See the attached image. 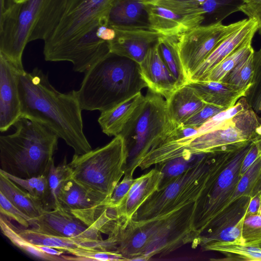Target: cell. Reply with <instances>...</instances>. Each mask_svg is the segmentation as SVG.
Segmentation results:
<instances>
[{"label":"cell","mask_w":261,"mask_h":261,"mask_svg":"<svg viewBox=\"0 0 261 261\" xmlns=\"http://www.w3.org/2000/svg\"><path fill=\"white\" fill-rule=\"evenodd\" d=\"M21 117L42 123L71 147L83 154L92 147L83 130L82 109L77 91L61 93L51 85L47 74L38 67L18 77Z\"/></svg>","instance_id":"cell-1"},{"label":"cell","mask_w":261,"mask_h":261,"mask_svg":"<svg viewBox=\"0 0 261 261\" xmlns=\"http://www.w3.org/2000/svg\"><path fill=\"white\" fill-rule=\"evenodd\" d=\"M195 207L196 202L146 220L120 218L108 238L114 251L126 260H147L189 244L196 248L200 235L194 225Z\"/></svg>","instance_id":"cell-2"},{"label":"cell","mask_w":261,"mask_h":261,"mask_svg":"<svg viewBox=\"0 0 261 261\" xmlns=\"http://www.w3.org/2000/svg\"><path fill=\"white\" fill-rule=\"evenodd\" d=\"M67 0H28L23 4L6 2L0 15V53L23 67L27 44L49 37L65 12Z\"/></svg>","instance_id":"cell-3"},{"label":"cell","mask_w":261,"mask_h":261,"mask_svg":"<svg viewBox=\"0 0 261 261\" xmlns=\"http://www.w3.org/2000/svg\"><path fill=\"white\" fill-rule=\"evenodd\" d=\"M147 87L139 64L110 53L86 72L77 94L83 110H109Z\"/></svg>","instance_id":"cell-4"},{"label":"cell","mask_w":261,"mask_h":261,"mask_svg":"<svg viewBox=\"0 0 261 261\" xmlns=\"http://www.w3.org/2000/svg\"><path fill=\"white\" fill-rule=\"evenodd\" d=\"M14 133L0 137L1 170L20 178L47 175L59 137L42 123L20 117Z\"/></svg>","instance_id":"cell-5"},{"label":"cell","mask_w":261,"mask_h":261,"mask_svg":"<svg viewBox=\"0 0 261 261\" xmlns=\"http://www.w3.org/2000/svg\"><path fill=\"white\" fill-rule=\"evenodd\" d=\"M237 149L202 153L194 165L150 196L132 219L155 218L196 202L216 180Z\"/></svg>","instance_id":"cell-6"},{"label":"cell","mask_w":261,"mask_h":261,"mask_svg":"<svg viewBox=\"0 0 261 261\" xmlns=\"http://www.w3.org/2000/svg\"><path fill=\"white\" fill-rule=\"evenodd\" d=\"M163 97L148 89L119 134L128 153L125 174L133 175L143 157L176 128L169 118Z\"/></svg>","instance_id":"cell-7"},{"label":"cell","mask_w":261,"mask_h":261,"mask_svg":"<svg viewBox=\"0 0 261 261\" xmlns=\"http://www.w3.org/2000/svg\"><path fill=\"white\" fill-rule=\"evenodd\" d=\"M127 158L124 140L119 135L102 147L83 154H74L68 163L71 176L86 188L111 199L125 174Z\"/></svg>","instance_id":"cell-8"},{"label":"cell","mask_w":261,"mask_h":261,"mask_svg":"<svg viewBox=\"0 0 261 261\" xmlns=\"http://www.w3.org/2000/svg\"><path fill=\"white\" fill-rule=\"evenodd\" d=\"M114 0H67L64 15L56 30L44 41L43 55L53 59L98 23L109 16Z\"/></svg>","instance_id":"cell-9"},{"label":"cell","mask_w":261,"mask_h":261,"mask_svg":"<svg viewBox=\"0 0 261 261\" xmlns=\"http://www.w3.org/2000/svg\"><path fill=\"white\" fill-rule=\"evenodd\" d=\"M253 140L237 148L219 175L196 201L194 225L200 236L230 204L241 177L242 161Z\"/></svg>","instance_id":"cell-10"},{"label":"cell","mask_w":261,"mask_h":261,"mask_svg":"<svg viewBox=\"0 0 261 261\" xmlns=\"http://www.w3.org/2000/svg\"><path fill=\"white\" fill-rule=\"evenodd\" d=\"M261 135V118L251 108L225 120L218 127L198 135L181 156L207 153L240 147Z\"/></svg>","instance_id":"cell-11"},{"label":"cell","mask_w":261,"mask_h":261,"mask_svg":"<svg viewBox=\"0 0 261 261\" xmlns=\"http://www.w3.org/2000/svg\"><path fill=\"white\" fill-rule=\"evenodd\" d=\"M247 18L223 24L221 21L200 25L177 37V46L182 65L188 78L225 38L240 28Z\"/></svg>","instance_id":"cell-12"},{"label":"cell","mask_w":261,"mask_h":261,"mask_svg":"<svg viewBox=\"0 0 261 261\" xmlns=\"http://www.w3.org/2000/svg\"><path fill=\"white\" fill-rule=\"evenodd\" d=\"M33 228L56 237L77 240L88 250H101L103 240L101 232L61 207L45 211L35 219V226Z\"/></svg>","instance_id":"cell-13"},{"label":"cell","mask_w":261,"mask_h":261,"mask_svg":"<svg viewBox=\"0 0 261 261\" xmlns=\"http://www.w3.org/2000/svg\"><path fill=\"white\" fill-rule=\"evenodd\" d=\"M250 199L243 196L229 204L200 236L198 246L214 242L245 244L242 230Z\"/></svg>","instance_id":"cell-14"},{"label":"cell","mask_w":261,"mask_h":261,"mask_svg":"<svg viewBox=\"0 0 261 261\" xmlns=\"http://www.w3.org/2000/svg\"><path fill=\"white\" fill-rule=\"evenodd\" d=\"M114 38L108 42L110 53L130 59L140 64L149 49L162 36L148 25L111 26Z\"/></svg>","instance_id":"cell-15"},{"label":"cell","mask_w":261,"mask_h":261,"mask_svg":"<svg viewBox=\"0 0 261 261\" xmlns=\"http://www.w3.org/2000/svg\"><path fill=\"white\" fill-rule=\"evenodd\" d=\"M24 70L0 53V130H8L21 117L18 77Z\"/></svg>","instance_id":"cell-16"},{"label":"cell","mask_w":261,"mask_h":261,"mask_svg":"<svg viewBox=\"0 0 261 261\" xmlns=\"http://www.w3.org/2000/svg\"><path fill=\"white\" fill-rule=\"evenodd\" d=\"M258 31V24L254 19L247 18L239 29L221 41L195 69L189 81H203L209 72L225 58L232 54Z\"/></svg>","instance_id":"cell-17"},{"label":"cell","mask_w":261,"mask_h":261,"mask_svg":"<svg viewBox=\"0 0 261 261\" xmlns=\"http://www.w3.org/2000/svg\"><path fill=\"white\" fill-rule=\"evenodd\" d=\"M139 66L148 89L166 100L179 88L160 56L158 42L149 49Z\"/></svg>","instance_id":"cell-18"},{"label":"cell","mask_w":261,"mask_h":261,"mask_svg":"<svg viewBox=\"0 0 261 261\" xmlns=\"http://www.w3.org/2000/svg\"><path fill=\"white\" fill-rule=\"evenodd\" d=\"M162 173L155 167L148 172L135 178L120 205L115 209L118 218L132 219L142 204L159 189Z\"/></svg>","instance_id":"cell-19"},{"label":"cell","mask_w":261,"mask_h":261,"mask_svg":"<svg viewBox=\"0 0 261 261\" xmlns=\"http://www.w3.org/2000/svg\"><path fill=\"white\" fill-rule=\"evenodd\" d=\"M60 207L71 212L108 204L110 199L92 191L72 178H67L58 195Z\"/></svg>","instance_id":"cell-20"},{"label":"cell","mask_w":261,"mask_h":261,"mask_svg":"<svg viewBox=\"0 0 261 261\" xmlns=\"http://www.w3.org/2000/svg\"><path fill=\"white\" fill-rule=\"evenodd\" d=\"M144 5L149 27L162 36H178L200 25L166 8L151 4Z\"/></svg>","instance_id":"cell-21"},{"label":"cell","mask_w":261,"mask_h":261,"mask_svg":"<svg viewBox=\"0 0 261 261\" xmlns=\"http://www.w3.org/2000/svg\"><path fill=\"white\" fill-rule=\"evenodd\" d=\"M205 103L224 109L231 108L246 92L239 90L231 85L212 81H189L186 84Z\"/></svg>","instance_id":"cell-22"},{"label":"cell","mask_w":261,"mask_h":261,"mask_svg":"<svg viewBox=\"0 0 261 261\" xmlns=\"http://www.w3.org/2000/svg\"><path fill=\"white\" fill-rule=\"evenodd\" d=\"M166 100L168 115L176 127L182 124L206 104L186 85L178 88Z\"/></svg>","instance_id":"cell-23"},{"label":"cell","mask_w":261,"mask_h":261,"mask_svg":"<svg viewBox=\"0 0 261 261\" xmlns=\"http://www.w3.org/2000/svg\"><path fill=\"white\" fill-rule=\"evenodd\" d=\"M144 98L139 92L114 108L101 112L98 122L102 132L108 136L119 135Z\"/></svg>","instance_id":"cell-24"},{"label":"cell","mask_w":261,"mask_h":261,"mask_svg":"<svg viewBox=\"0 0 261 261\" xmlns=\"http://www.w3.org/2000/svg\"><path fill=\"white\" fill-rule=\"evenodd\" d=\"M144 4H151L167 9L183 18L201 25L205 15L214 10L216 0H143Z\"/></svg>","instance_id":"cell-25"},{"label":"cell","mask_w":261,"mask_h":261,"mask_svg":"<svg viewBox=\"0 0 261 261\" xmlns=\"http://www.w3.org/2000/svg\"><path fill=\"white\" fill-rule=\"evenodd\" d=\"M145 15L143 0H114L109 12V25H148L143 21Z\"/></svg>","instance_id":"cell-26"},{"label":"cell","mask_w":261,"mask_h":261,"mask_svg":"<svg viewBox=\"0 0 261 261\" xmlns=\"http://www.w3.org/2000/svg\"><path fill=\"white\" fill-rule=\"evenodd\" d=\"M0 192L35 223V219L45 211L27 191L1 172Z\"/></svg>","instance_id":"cell-27"},{"label":"cell","mask_w":261,"mask_h":261,"mask_svg":"<svg viewBox=\"0 0 261 261\" xmlns=\"http://www.w3.org/2000/svg\"><path fill=\"white\" fill-rule=\"evenodd\" d=\"M177 37L161 36L159 38L158 44L163 61L180 87L188 82V78L179 56Z\"/></svg>","instance_id":"cell-28"},{"label":"cell","mask_w":261,"mask_h":261,"mask_svg":"<svg viewBox=\"0 0 261 261\" xmlns=\"http://www.w3.org/2000/svg\"><path fill=\"white\" fill-rule=\"evenodd\" d=\"M204 251L220 252L226 260L261 261V248L258 245L229 242H214L201 247Z\"/></svg>","instance_id":"cell-29"},{"label":"cell","mask_w":261,"mask_h":261,"mask_svg":"<svg viewBox=\"0 0 261 261\" xmlns=\"http://www.w3.org/2000/svg\"><path fill=\"white\" fill-rule=\"evenodd\" d=\"M18 233L27 241L35 245L46 246L64 250L67 253L75 249L88 250L82 242L73 239L56 237L37 230L34 228H18Z\"/></svg>","instance_id":"cell-30"},{"label":"cell","mask_w":261,"mask_h":261,"mask_svg":"<svg viewBox=\"0 0 261 261\" xmlns=\"http://www.w3.org/2000/svg\"><path fill=\"white\" fill-rule=\"evenodd\" d=\"M0 227L2 233L14 245L33 257L48 261L66 260L63 255L59 256L46 253L40 250L37 246L27 241L18 233L16 226L13 224L9 219L2 214L0 216Z\"/></svg>","instance_id":"cell-31"},{"label":"cell","mask_w":261,"mask_h":261,"mask_svg":"<svg viewBox=\"0 0 261 261\" xmlns=\"http://www.w3.org/2000/svg\"><path fill=\"white\" fill-rule=\"evenodd\" d=\"M71 176V170L67 163L66 156L57 166L51 165L47 175V194L45 211L60 207L58 198L59 192L64 182Z\"/></svg>","instance_id":"cell-32"},{"label":"cell","mask_w":261,"mask_h":261,"mask_svg":"<svg viewBox=\"0 0 261 261\" xmlns=\"http://www.w3.org/2000/svg\"><path fill=\"white\" fill-rule=\"evenodd\" d=\"M254 51L244 58L221 82L247 94L252 85L254 74Z\"/></svg>","instance_id":"cell-33"},{"label":"cell","mask_w":261,"mask_h":261,"mask_svg":"<svg viewBox=\"0 0 261 261\" xmlns=\"http://www.w3.org/2000/svg\"><path fill=\"white\" fill-rule=\"evenodd\" d=\"M261 193V156L241 176L232 196L230 204L243 196L251 198Z\"/></svg>","instance_id":"cell-34"},{"label":"cell","mask_w":261,"mask_h":261,"mask_svg":"<svg viewBox=\"0 0 261 261\" xmlns=\"http://www.w3.org/2000/svg\"><path fill=\"white\" fill-rule=\"evenodd\" d=\"M253 37L250 38L232 54L217 65L203 81L221 82L244 58L254 51Z\"/></svg>","instance_id":"cell-35"},{"label":"cell","mask_w":261,"mask_h":261,"mask_svg":"<svg viewBox=\"0 0 261 261\" xmlns=\"http://www.w3.org/2000/svg\"><path fill=\"white\" fill-rule=\"evenodd\" d=\"M202 154L184 155L155 165V167L162 173V178L158 190L166 186L172 180L194 165Z\"/></svg>","instance_id":"cell-36"},{"label":"cell","mask_w":261,"mask_h":261,"mask_svg":"<svg viewBox=\"0 0 261 261\" xmlns=\"http://www.w3.org/2000/svg\"><path fill=\"white\" fill-rule=\"evenodd\" d=\"M0 172L27 191L33 199L45 211L47 194L46 175L23 178L10 174L2 170Z\"/></svg>","instance_id":"cell-37"},{"label":"cell","mask_w":261,"mask_h":261,"mask_svg":"<svg viewBox=\"0 0 261 261\" xmlns=\"http://www.w3.org/2000/svg\"><path fill=\"white\" fill-rule=\"evenodd\" d=\"M249 108L250 106L246 97H241L234 106L217 114L199 127L195 137L216 128L225 120L233 117L240 112Z\"/></svg>","instance_id":"cell-38"},{"label":"cell","mask_w":261,"mask_h":261,"mask_svg":"<svg viewBox=\"0 0 261 261\" xmlns=\"http://www.w3.org/2000/svg\"><path fill=\"white\" fill-rule=\"evenodd\" d=\"M67 253L75 257L63 255L67 260H126V259L116 251L75 249L69 250Z\"/></svg>","instance_id":"cell-39"},{"label":"cell","mask_w":261,"mask_h":261,"mask_svg":"<svg viewBox=\"0 0 261 261\" xmlns=\"http://www.w3.org/2000/svg\"><path fill=\"white\" fill-rule=\"evenodd\" d=\"M0 213L8 219L14 220L24 228L35 226L34 221L13 204L0 192Z\"/></svg>","instance_id":"cell-40"},{"label":"cell","mask_w":261,"mask_h":261,"mask_svg":"<svg viewBox=\"0 0 261 261\" xmlns=\"http://www.w3.org/2000/svg\"><path fill=\"white\" fill-rule=\"evenodd\" d=\"M242 236L247 244L257 245L261 242V215H246Z\"/></svg>","instance_id":"cell-41"},{"label":"cell","mask_w":261,"mask_h":261,"mask_svg":"<svg viewBox=\"0 0 261 261\" xmlns=\"http://www.w3.org/2000/svg\"><path fill=\"white\" fill-rule=\"evenodd\" d=\"M225 110L214 105L206 103L200 111L181 125L199 128L215 115Z\"/></svg>","instance_id":"cell-42"},{"label":"cell","mask_w":261,"mask_h":261,"mask_svg":"<svg viewBox=\"0 0 261 261\" xmlns=\"http://www.w3.org/2000/svg\"><path fill=\"white\" fill-rule=\"evenodd\" d=\"M133 175L124 174L122 180L114 189L111 199L108 204L112 208L119 207L128 194L134 180Z\"/></svg>","instance_id":"cell-43"},{"label":"cell","mask_w":261,"mask_h":261,"mask_svg":"<svg viewBox=\"0 0 261 261\" xmlns=\"http://www.w3.org/2000/svg\"><path fill=\"white\" fill-rule=\"evenodd\" d=\"M238 8L248 18L255 19L258 24V33L261 36V0H248Z\"/></svg>","instance_id":"cell-44"},{"label":"cell","mask_w":261,"mask_h":261,"mask_svg":"<svg viewBox=\"0 0 261 261\" xmlns=\"http://www.w3.org/2000/svg\"><path fill=\"white\" fill-rule=\"evenodd\" d=\"M257 137L253 140L249 151L242 161L240 170L241 176L246 172L259 155V149L257 142Z\"/></svg>","instance_id":"cell-45"},{"label":"cell","mask_w":261,"mask_h":261,"mask_svg":"<svg viewBox=\"0 0 261 261\" xmlns=\"http://www.w3.org/2000/svg\"><path fill=\"white\" fill-rule=\"evenodd\" d=\"M260 194L261 193H259L250 198L246 215L258 214L260 206Z\"/></svg>","instance_id":"cell-46"},{"label":"cell","mask_w":261,"mask_h":261,"mask_svg":"<svg viewBox=\"0 0 261 261\" xmlns=\"http://www.w3.org/2000/svg\"><path fill=\"white\" fill-rule=\"evenodd\" d=\"M40 250L43 252L54 255H62L63 253H66L64 250L58 249L54 247L42 246V245H36Z\"/></svg>","instance_id":"cell-47"},{"label":"cell","mask_w":261,"mask_h":261,"mask_svg":"<svg viewBox=\"0 0 261 261\" xmlns=\"http://www.w3.org/2000/svg\"><path fill=\"white\" fill-rule=\"evenodd\" d=\"M7 0H0V15H1L6 10Z\"/></svg>","instance_id":"cell-48"},{"label":"cell","mask_w":261,"mask_h":261,"mask_svg":"<svg viewBox=\"0 0 261 261\" xmlns=\"http://www.w3.org/2000/svg\"><path fill=\"white\" fill-rule=\"evenodd\" d=\"M257 142L259 149V154L261 156V135H259L257 138ZM260 203H261V194H260Z\"/></svg>","instance_id":"cell-49"},{"label":"cell","mask_w":261,"mask_h":261,"mask_svg":"<svg viewBox=\"0 0 261 261\" xmlns=\"http://www.w3.org/2000/svg\"><path fill=\"white\" fill-rule=\"evenodd\" d=\"M16 4H23L28 0H8Z\"/></svg>","instance_id":"cell-50"},{"label":"cell","mask_w":261,"mask_h":261,"mask_svg":"<svg viewBox=\"0 0 261 261\" xmlns=\"http://www.w3.org/2000/svg\"><path fill=\"white\" fill-rule=\"evenodd\" d=\"M261 248V242L257 245Z\"/></svg>","instance_id":"cell-51"},{"label":"cell","mask_w":261,"mask_h":261,"mask_svg":"<svg viewBox=\"0 0 261 261\" xmlns=\"http://www.w3.org/2000/svg\"><path fill=\"white\" fill-rule=\"evenodd\" d=\"M242 1H243V3H245V2H247V1H248V0H242Z\"/></svg>","instance_id":"cell-52"}]
</instances>
